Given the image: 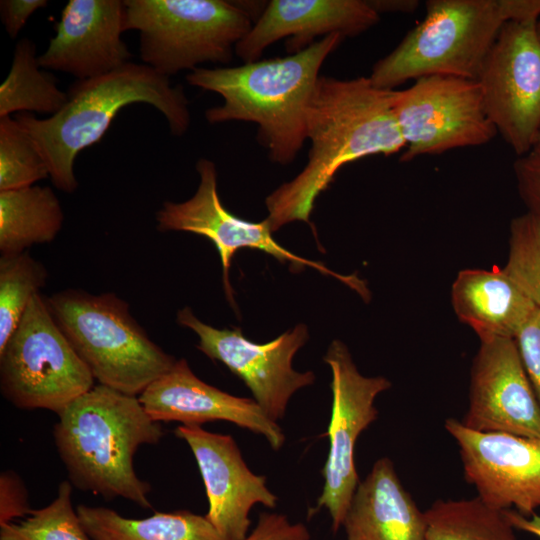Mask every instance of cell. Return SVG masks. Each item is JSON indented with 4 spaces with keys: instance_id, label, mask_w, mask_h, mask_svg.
<instances>
[{
    "instance_id": "obj_1",
    "label": "cell",
    "mask_w": 540,
    "mask_h": 540,
    "mask_svg": "<svg viewBox=\"0 0 540 540\" xmlns=\"http://www.w3.org/2000/svg\"><path fill=\"white\" fill-rule=\"evenodd\" d=\"M397 91L378 88L369 77H319L307 116L308 161L265 200L272 232L303 221L316 236L310 221L315 201L340 168L405 149L394 112Z\"/></svg>"
},
{
    "instance_id": "obj_2",
    "label": "cell",
    "mask_w": 540,
    "mask_h": 540,
    "mask_svg": "<svg viewBox=\"0 0 540 540\" xmlns=\"http://www.w3.org/2000/svg\"><path fill=\"white\" fill-rule=\"evenodd\" d=\"M343 39L331 34L286 57L235 67H198L187 74L186 81L223 98L222 105L205 111L210 124H257V140L270 160L288 165L307 139L308 110L321 66Z\"/></svg>"
},
{
    "instance_id": "obj_3",
    "label": "cell",
    "mask_w": 540,
    "mask_h": 540,
    "mask_svg": "<svg viewBox=\"0 0 540 540\" xmlns=\"http://www.w3.org/2000/svg\"><path fill=\"white\" fill-rule=\"evenodd\" d=\"M56 114L44 119L31 113L14 117L49 169L53 185L66 193L78 188L74 172L77 155L99 142L120 110L134 103L156 108L174 136L185 134L191 123L189 101L182 86H172L145 64L128 62L107 74L77 80Z\"/></svg>"
},
{
    "instance_id": "obj_4",
    "label": "cell",
    "mask_w": 540,
    "mask_h": 540,
    "mask_svg": "<svg viewBox=\"0 0 540 540\" xmlns=\"http://www.w3.org/2000/svg\"><path fill=\"white\" fill-rule=\"evenodd\" d=\"M58 418L53 438L72 486L105 500L121 497L152 508L151 485L137 476L134 456L141 445L157 444L164 432L138 396L98 384Z\"/></svg>"
},
{
    "instance_id": "obj_5",
    "label": "cell",
    "mask_w": 540,
    "mask_h": 540,
    "mask_svg": "<svg viewBox=\"0 0 540 540\" xmlns=\"http://www.w3.org/2000/svg\"><path fill=\"white\" fill-rule=\"evenodd\" d=\"M58 326L99 384L139 396L176 358L153 342L114 293L67 289L46 298Z\"/></svg>"
},
{
    "instance_id": "obj_6",
    "label": "cell",
    "mask_w": 540,
    "mask_h": 540,
    "mask_svg": "<svg viewBox=\"0 0 540 540\" xmlns=\"http://www.w3.org/2000/svg\"><path fill=\"white\" fill-rule=\"evenodd\" d=\"M425 6L422 21L373 66L376 87L395 89L431 75L478 79L506 23L498 0H428Z\"/></svg>"
},
{
    "instance_id": "obj_7",
    "label": "cell",
    "mask_w": 540,
    "mask_h": 540,
    "mask_svg": "<svg viewBox=\"0 0 540 540\" xmlns=\"http://www.w3.org/2000/svg\"><path fill=\"white\" fill-rule=\"evenodd\" d=\"M125 30L139 33L143 64L169 77L200 64H228L254 19L241 2L125 0Z\"/></svg>"
},
{
    "instance_id": "obj_8",
    "label": "cell",
    "mask_w": 540,
    "mask_h": 540,
    "mask_svg": "<svg viewBox=\"0 0 540 540\" xmlns=\"http://www.w3.org/2000/svg\"><path fill=\"white\" fill-rule=\"evenodd\" d=\"M95 379L57 322L46 298L31 299L16 330L0 349V390L18 409L60 414L92 389Z\"/></svg>"
},
{
    "instance_id": "obj_9",
    "label": "cell",
    "mask_w": 540,
    "mask_h": 540,
    "mask_svg": "<svg viewBox=\"0 0 540 540\" xmlns=\"http://www.w3.org/2000/svg\"><path fill=\"white\" fill-rule=\"evenodd\" d=\"M394 112L405 143L402 162L481 146L498 134L486 112L477 80L445 75L421 77L397 91Z\"/></svg>"
},
{
    "instance_id": "obj_10",
    "label": "cell",
    "mask_w": 540,
    "mask_h": 540,
    "mask_svg": "<svg viewBox=\"0 0 540 540\" xmlns=\"http://www.w3.org/2000/svg\"><path fill=\"white\" fill-rule=\"evenodd\" d=\"M323 360L332 375L331 414L326 432L329 450L321 471L323 489L310 513L325 508L332 530L337 532L360 482L354 459L357 440L377 420L375 400L392 383L384 376L360 373L348 347L340 340L331 342Z\"/></svg>"
},
{
    "instance_id": "obj_11",
    "label": "cell",
    "mask_w": 540,
    "mask_h": 540,
    "mask_svg": "<svg viewBox=\"0 0 540 540\" xmlns=\"http://www.w3.org/2000/svg\"><path fill=\"white\" fill-rule=\"evenodd\" d=\"M199 185L192 197L183 202L165 201L156 212L157 229L162 232H190L209 239L216 247L222 265V280L225 294L234 303L229 280L232 258L241 248L261 250L282 263L288 262L290 269L301 271L311 267L321 274L336 278L357 291L364 299L369 290L356 275H341L324 264L298 256L281 246L272 236L269 220L252 222L227 210L218 194L215 163L200 158L196 163Z\"/></svg>"
},
{
    "instance_id": "obj_12",
    "label": "cell",
    "mask_w": 540,
    "mask_h": 540,
    "mask_svg": "<svg viewBox=\"0 0 540 540\" xmlns=\"http://www.w3.org/2000/svg\"><path fill=\"white\" fill-rule=\"evenodd\" d=\"M537 21L506 22L477 79L486 112L516 155L540 137V39Z\"/></svg>"
},
{
    "instance_id": "obj_13",
    "label": "cell",
    "mask_w": 540,
    "mask_h": 540,
    "mask_svg": "<svg viewBox=\"0 0 540 540\" xmlns=\"http://www.w3.org/2000/svg\"><path fill=\"white\" fill-rule=\"evenodd\" d=\"M177 322L198 336L197 349L224 364L244 382L254 401L275 422L284 418L291 397L315 381L312 371L298 372L292 364L309 339L305 324L258 344L247 339L238 327L217 329L202 322L189 307L178 311Z\"/></svg>"
},
{
    "instance_id": "obj_14",
    "label": "cell",
    "mask_w": 540,
    "mask_h": 540,
    "mask_svg": "<svg viewBox=\"0 0 540 540\" xmlns=\"http://www.w3.org/2000/svg\"><path fill=\"white\" fill-rule=\"evenodd\" d=\"M446 432L456 442L463 476L477 497L498 510L529 517L540 508V438L472 430L447 418Z\"/></svg>"
},
{
    "instance_id": "obj_15",
    "label": "cell",
    "mask_w": 540,
    "mask_h": 540,
    "mask_svg": "<svg viewBox=\"0 0 540 540\" xmlns=\"http://www.w3.org/2000/svg\"><path fill=\"white\" fill-rule=\"evenodd\" d=\"M461 422L479 432L540 438V403L514 339L480 340Z\"/></svg>"
},
{
    "instance_id": "obj_16",
    "label": "cell",
    "mask_w": 540,
    "mask_h": 540,
    "mask_svg": "<svg viewBox=\"0 0 540 540\" xmlns=\"http://www.w3.org/2000/svg\"><path fill=\"white\" fill-rule=\"evenodd\" d=\"M175 435L190 447L208 499L205 515L223 540H244L249 513L257 505L275 508L278 497L266 478L253 473L231 435L209 432L199 425H179Z\"/></svg>"
},
{
    "instance_id": "obj_17",
    "label": "cell",
    "mask_w": 540,
    "mask_h": 540,
    "mask_svg": "<svg viewBox=\"0 0 540 540\" xmlns=\"http://www.w3.org/2000/svg\"><path fill=\"white\" fill-rule=\"evenodd\" d=\"M125 18V0H69L41 67L86 80L125 65L133 56L121 38Z\"/></svg>"
},
{
    "instance_id": "obj_18",
    "label": "cell",
    "mask_w": 540,
    "mask_h": 540,
    "mask_svg": "<svg viewBox=\"0 0 540 540\" xmlns=\"http://www.w3.org/2000/svg\"><path fill=\"white\" fill-rule=\"evenodd\" d=\"M138 399L157 422L201 426L216 420L228 421L262 435L276 451L286 440L279 424L267 417L253 398L234 396L207 384L194 374L184 358L177 359Z\"/></svg>"
},
{
    "instance_id": "obj_19",
    "label": "cell",
    "mask_w": 540,
    "mask_h": 540,
    "mask_svg": "<svg viewBox=\"0 0 540 540\" xmlns=\"http://www.w3.org/2000/svg\"><path fill=\"white\" fill-rule=\"evenodd\" d=\"M379 20L368 0H272L236 44L235 53L245 63L257 61L268 46L287 38L286 50L295 54L317 36H357Z\"/></svg>"
},
{
    "instance_id": "obj_20",
    "label": "cell",
    "mask_w": 540,
    "mask_h": 540,
    "mask_svg": "<svg viewBox=\"0 0 540 540\" xmlns=\"http://www.w3.org/2000/svg\"><path fill=\"white\" fill-rule=\"evenodd\" d=\"M342 528L347 540H425V512L405 489L390 458H379L359 482Z\"/></svg>"
},
{
    "instance_id": "obj_21",
    "label": "cell",
    "mask_w": 540,
    "mask_h": 540,
    "mask_svg": "<svg viewBox=\"0 0 540 540\" xmlns=\"http://www.w3.org/2000/svg\"><path fill=\"white\" fill-rule=\"evenodd\" d=\"M451 303L459 321L479 340L515 339L538 309L497 266L460 270L451 287Z\"/></svg>"
},
{
    "instance_id": "obj_22",
    "label": "cell",
    "mask_w": 540,
    "mask_h": 540,
    "mask_svg": "<svg viewBox=\"0 0 540 540\" xmlns=\"http://www.w3.org/2000/svg\"><path fill=\"white\" fill-rule=\"evenodd\" d=\"M76 512L92 540H223L206 516L189 510L155 512L142 519L84 504Z\"/></svg>"
},
{
    "instance_id": "obj_23",
    "label": "cell",
    "mask_w": 540,
    "mask_h": 540,
    "mask_svg": "<svg viewBox=\"0 0 540 540\" xmlns=\"http://www.w3.org/2000/svg\"><path fill=\"white\" fill-rule=\"evenodd\" d=\"M63 222L61 203L48 186L0 191L1 255L22 253L33 245L53 241Z\"/></svg>"
},
{
    "instance_id": "obj_24",
    "label": "cell",
    "mask_w": 540,
    "mask_h": 540,
    "mask_svg": "<svg viewBox=\"0 0 540 540\" xmlns=\"http://www.w3.org/2000/svg\"><path fill=\"white\" fill-rule=\"evenodd\" d=\"M38 57L32 40L17 42L11 68L0 85V117L15 112L52 116L66 104L67 92L58 88L56 78L41 67Z\"/></svg>"
},
{
    "instance_id": "obj_25",
    "label": "cell",
    "mask_w": 540,
    "mask_h": 540,
    "mask_svg": "<svg viewBox=\"0 0 540 540\" xmlns=\"http://www.w3.org/2000/svg\"><path fill=\"white\" fill-rule=\"evenodd\" d=\"M425 540H518L504 510L470 499H438L425 511Z\"/></svg>"
},
{
    "instance_id": "obj_26",
    "label": "cell",
    "mask_w": 540,
    "mask_h": 540,
    "mask_svg": "<svg viewBox=\"0 0 540 540\" xmlns=\"http://www.w3.org/2000/svg\"><path fill=\"white\" fill-rule=\"evenodd\" d=\"M45 266L27 251L0 257V349L16 330L31 299L45 286Z\"/></svg>"
},
{
    "instance_id": "obj_27",
    "label": "cell",
    "mask_w": 540,
    "mask_h": 540,
    "mask_svg": "<svg viewBox=\"0 0 540 540\" xmlns=\"http://www.w3.org/2000/svg\"><path fill=\"white\" fill-rule=\"evenodd\" d=\"M71 495L72 484L62 481L50 504L0 525V540H92L73 509Z\"/></svg>"
},
{
    "instance_id": "obj_28",
    "label": "cell",
    "mask_w": 540,
    "mask_h": 540,
    "mask_svg": "<svg viewBox=\"0 0 540 540\" xmlns=\"http://www.w3.org/2000/svg\"><path fill=\"white\" fill-rule=\"evenodd\" d=\"M50 177L46 162L14 117H0V191L22 189Z\"/></svg>"
},
{
    "instance_id": "obj_29",
    "label": "cell",
    "mask_w": 540,
    "mask_h": 540,
    "mask_svg": "<svg viewBox=\"0 0 540 540\" xmlns=\"http://www.w3.org/2000/svg\"><path fill=\"white\" fill-rule=\"evenodd\" d=\"M506 275L540 308V218L525 212L510 222Z\"/></svg>"
},
{
    "instance_id": "obj_30",
    "label": "cell",
    "mask_w": 540,
    "mask_h": 540,
    "mask_svg": "<svg viewBox=\"0 0 540 540\" xmlns=\"http://www.w3.org/2000/svg\"><path fill=\"white\" fill-rule=\"evenodd\" d=\"M519 196L527 211L540 218V143L514 163Z\"/></svg>"
},
{
    "instance_id": "obj_31",
    "label": "cell",
    "mask_w": 540,
    "mask_h": 540,
    "mask_svg": "<svg viewBox=\"0 0 540 540\" xmlns=\"http://www.w3.org/2000/svg\"><path fill=\"white\" fill-rule=\"evenodd\" d=\"M517 349L540 403V308H538L515 337Z\"/></svg>"
},
{
    "instance_id": "obj_32",
    "label": "cell",
    "mask_w": 540,
    "mask_h": 540,
    "mask_svg": "<svg viewBox=\"0 0 540 540\" xmlns=\"http://www.w3.org/2000/svg\"><path fill=\"white\" fill-rule=\"evenodd\" d=\"M28 491L21 478L11 470L0 476V525L24 518L31 512Z\"/></svg>"
},
{
    "instance_id": "obj_33",
    "label": "cell",
    "mask_w": 540,
    "mask_h": 540,
    "mask_svg": "<svg viewBox=\"0 0 540 540\" xmlns=\"http://www.w3.org/2000/svg\"><path fill=\"white\" fill-rule=\"evenodd\" d=\"M311 535L303 523H292L287 516L264 512L259 515L254 529L244 540H310Z\"/></svg>"
},
{
    "instance_id": "obj_34",
    "label": "cell",
    "mask_w": 540,
    "mask_h": 540,
    "mask_svg": "<svg viewBox=\"0 0 540 540\" xmlns=\"http://www.w3.org/2000/svg\"><path fill=\"white\" fill-rule=\"evenodd\" d=\"M47 4L46 0H1L0 17L10 38L15 39L31 15Z\"/></svg>"
},
{
    "instance_id": "obj_35",
    "label": "cell",
    "mask_w": 540,
    "mask_h": 540,
    "mask_svg": "<svg viewBox=\"0 0 540 540\" xmlns=\"http://www.w3.org/2000/svg\"><path fill=\"white\" fill-rule=\"evenodd\" d=\"M506 22L538 21L540 0H498Z\"/></svg>"
},
{
    "instance_id": "obj_36",
    "label": "cell",
    "mask_w": 540,
    "mask_h": 540,
    "mask_svg": "<svg viewBox=\"0 0 540 540\" xmlns=\"http://www.w3.org/2000/svg\"><path fill=\"white\" fill-rule=\"evenodd\" d=\"M505 516L515 530L530 533L540 539V515L523 516L513 509L504 510Z\"/></svg>"
},
{
    "instance_id": "obj_37",
    "label": "cell",
    "mask_w": 540,
    "mask_h": 540,
    "mask_svg": "<svg viewBox=\"0 0 540 540\" xmlns=\"http://www.w3.org/2000/svg\"><path fill=\"white\" fill-rule=\"evenodd\" d=\"M370 6L381 13H413L419 6L417 0H368Z\"/></svg>"
},
{
    "instance_id": "obj_38",
    "label": "cell",
    "mask_w": 540,
    "mask_h": 540,
    "mask_svg": "<svg viewBox=\"0 0 540 540\" xmlns=\"http://www.w3.org/2000/svg\"><path fill=\"white\" fill-rule=\"evenodd\" d=\"M536 30H537L538 37L540 39V20L537 21Z\"/></svg>"
},
{
    "instance_id": "obj_39",
    "label": "cell",
    "mask_w": 540,
    "mask_h": 540,
    "mask_svg": "<svg viewBox=\"0 0 540 540\" xmlns=\"http://www.w3.org/2000/svg\"><path fill=\"white\" fill-rule=\"evenodd\" d=\"M538 143H540V137H539Z\"/></svg>"
}]
</instances>
